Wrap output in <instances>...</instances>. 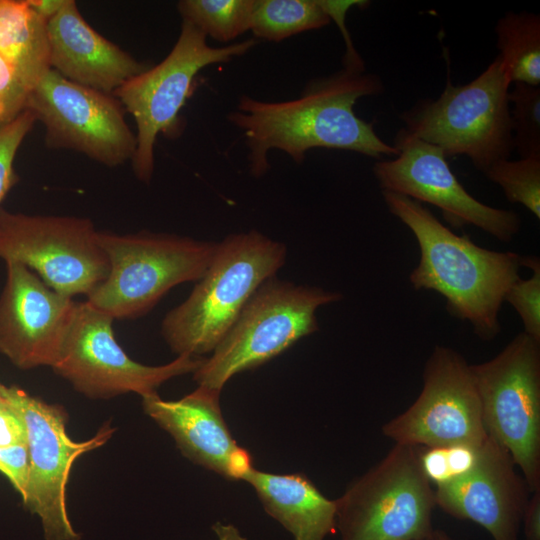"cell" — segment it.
Segmentation results:
<instances>
[{"label":"cell","mask_w":540,"mask_h":540,"mask_svg":"<svg viewBox=\"0 0 540 540\" xmlns=\"http://www.w3.org/2000/svg\"><path fill=\"white\" fill-rule=\"evenodd\" d=\"M0 56L28 92L51 69L47 21L27 0H0Z\"/></svg>","instance_id":"44dd1931"},{"label":"cell","mask_w":540,"mask_h":540,"mask_svg":"<svg viewBox=\"0 0 540 540\" xmlns=\"http://www.w3.org/2000/svg\"><path fill=\"white\" fill-rule=\"evenodd\" d=\"M422 389L402 413L382 426L397 444L420 447L471 444L487 439L470 364L455 349L436 345L425 362Z\"/></svg>","instance_id":"5bb4252c"},{"label":"cell","mask_w":540,"mask_h":540,"mask_svg":"<svg viewBox=\"0 0 540 540\" xmlns=\"http://www.w3.org/2000/svg\"><path fill=\"white\" fill-rule=\"evenodd\" d=\"M421 470L432 486H441L451 481L447 462L446 447H420Z\"/></svg>","instance_id":"1f68e13d"},{"label":"cell","mask_w":540,"mask_h":540,"mask_svg":"<svg viewBox=\"0 0 540 540\" xmlns=\"http://www.w3.org/2000/svg\"><path fill=\"white\" fill-rule=\"evenodd\" d=\"M97 232L88 218L27 215L0 207V259L24 265L60 294L87 296L109 270Z\"/></svg>","instance_id":"8fae6325"},{"label":"cell","mask_w":540,"mask_h":540,"mask_svg":"<svg viewBox=\"0 0 540 540\" xmlns=\"http://www.w3.org/2000/svg\"><path fill=\"white\" fill-rule=\"evenodd\" d=\"M498 57L510 84H540V16L507 12L496 24Z\"/></svg>","instance_id":"7402d4cb"},{"label":"cell","mask_w":540,"mask_h":540,"mask_svg":"<svg viewBox=\"0 0 540 540\" xmlns=\"http://www.w3.org/2000/svg\"><path fill=\"white\" fill-rule=\"evenodd\" d=\"M340 292L297 285L277 279L265 281L213 350L193 372L198 386L221 392L237 373L255 369L319 330L316 311L340 301Z\"/></svg>","instance_id":"8992f818"},{"label":"cell","mask_w":540,"mask_h":540,"mask_svg":"<svg viewBox=\"0 0 540 540\" xmlns=\"http://www.w3.org/2000/svg\"><path fill=\"white\" fill-rule=\"evenodd\" d=\"M511 203H519L540 219V157L502 159L484 173Z\"/></svg>","instance_id":"d4e9b609"},{"label":"cell","mask_w":540,"mask_h":540,"mask_svg":"<svg viewBox=\"0 0 540 540\" xmlns=\"http://www.w3.org/2000/svg\"><path fill=\"white\" fill-rule=\"evenodd\" d=\"M321 6L328 14L331 20H334L339 27L342 36L344 37L346 44V52L343 58V65L345 68L355 70H365L364 62L361 59L359 53L353 46L351 37L345 25V16L347 11L354 6H367L369 2L359 0L349 1H331V0H319Z\"/></svg>","instance_id":"4dcf8cb0"},{"label":"cell","mask_w":540,"mask_h":540,"mask_svg":"<svg viewBox=\"0 0 540 540\" xmlns=\"http://www.w3.org/2000/svg\"><path fill=\"white\" fill-rule=\"evenodd\" d=\"M29 451L27 445L0 447V472L4 474L14 489L25 497L29 478Z\"/></svg>","instance_id":"f546056e"},{"label":"cell","mask_w":540,"mask_h":540,"mask_svg":"<svg viewBox=\"0 0 540 540\" xmlns=\"http://www.w3.org/2000/svg\"><path fill=\"white\" fill-rule=\"evenodd\" d=\"M445 447L451 481L466 476L475 468L481 445L460 443Z\"/></svg>","instance_id":"d6a6232c"},{"label":"cell","mask_w":540,"mask_h":540,"mask_svg":"<svg viewBox=\"0 0 540 540\" xmlns=\"http://www.w3.org/2000/svg\"><path fill=\"white\" fill-rule=\"evenodd\" d=\"M522 523L525 540H540V490L531 493Z\"/></svg>","instance_id":"e575fe53"},{"label":"cell","mask_w":540,"mask_h":540,"mask_svg":"<svg viewBox=\"0 0 540 540\" xmlns=\"http://www.w3.org/2000/svg\"><path fill=\"white\" fill-rule=\"evenodd\" d=\"M220 393L198 386L174 401L154 393L142 397V406L189 460L228 480H243L253 467L252 457L231 435L221 412Z\"/></svg>","instance_id":"ac0fdd59"},{"label":"cell","mask_w":540,"mask_h":540,"mask_svg":"<svg viewBox=\"0 0 540 540\" xmlns=\"http://www.w3.org/2000/svg\"><path fill=\"white\" fill-rule=\"evenodd\" d=\"M0 388L27 430L30 466L23 505L41 519L45 540H79L66 507L70 471L77 458L104 445L115 428L105 423L92 438L75 441L67 433L62 406L46 403L15 385L1 383Z\"/></svg>","instance_id":"30bf717a"},{"label":"cell","mask_w":540,"mask_h":540,"mask_svg":"<svg viewBox=\"0 0 540 540\" xmlns=\"http://www.w3.org/2000/svg\"><path fill=\"white\" fill-rule=\"evenodd\" d=\"M510 83L498 57L471 82L446 85L436 99H423L400 116L404 129L437 146L447 157L464 155L482 173L514 150L508 101Z\"/></svg>","instance_id":"5b68a950"},{"label":"cell","mask_w":540,"mask_h":540,"mask_svg":"<svg viewBox=\"0 0 540 540\" xmlns=\"http://www.w3.org/2000/svg\"><path fill=\"white\" fill-rule=\"evenodd\" d=\"M420 446L397 444L351 482L337 504L341 540H421L434 529L435 492L419 462Z\"/></svg>","instance_id":"52a82bcc"},{"label":"cell","mask_w":540,"mask_h":540,"mask_svg":"<svg viewBox=\"0 0 540 540\" xmlns=\"http://www.w3.org/2000/svg\"><path fill=\"white\" fill-rule=\"evenodd\" d=\"M508 101L514 150L520 158L540 157V87L514 83Z\"/></svg>","instance_id":"484cf974"},{"label":"cell","mask_w":540,"mask_h":540,"mask_svg":"<svg viewBox=\"0 0 540 540\" xmlns=\"http://www.w3.org/2000/svg\"><path fill=\"white\" fill-rule=\"evenodd\" d=\"M394 140L398 154L391 160L377 161L373 166L382 191L437 207L453 228L473 225L502 242H510L518 234L520 216L513 210L486 205L468 193L440 148L404 128Z\"/></svg>","instance_id":"9a60e30c"},{"label":"cell","mask_w":540,"mask_h":540,"mask_svg":"<svg viewBox=\"0 0 540 540\" xmlns=\"http://www.w3.org/2000/svg\"><path fill=\"white\" fill-rule=\"evenodd\" d=\"M488 437L502 446L531 492L540 490V342L518 333L496 356L471 365Z\"/></svg>","instance_id":"9c48e42d"},{"label":"cell","mask_w":540,"mask_h":540,"mask_svg":"<svg viewBox=\"0 0 540 540\" xmlns=\"http://www.w3.org/2000/svg\"><path fill=\"white\" fill-rule=\"evenodd\" d=\"M218 540H246L233 525H224L217 522L213 526Z\"/></svg>","instance_id":"8d00e7d4"},{"label":"cell","mask_w":540,"mask_h":540,"mask_svg":"<svg viewBox=\"0 0 540 540\" xmlns=\"http://www.w3.org/2000/svg\"><path fill=\"white\" fill-rule=\"evenodd\" d=\"M0 386H1V382H0ZM4 398L2 396V393H1V388H0V403L3 402Z\"/></svg>","instance_id":"f35d334b"},{"label":"cell","mask_w":540,"mask_h":540,"mask_svg":"<svg viewBox=\"0 0 540 540\" xmlns=\"http://www.w3.org/2000/svg\"><path fill=\"white\" fill-rule=\"evenodd\" d=\"M431 540H453L446 532L440 529H434Z\"/></svg>","instance_id":"74e56055"},{"label":"cell","mask_w":540,"mask_h":540,"mask_svg":"<svg viewBox=\"0 0 540 540\" xmlns=\"http://www.w3.org/2000/svg\"><path fill=\"white\" fill-rule=\"evenodd\" d=\"M436 506L450 516L483 527L493 540H518L531 490L510 454L490 437L475 468L434 488Z\"/></svg>","instance_id":"e0dca14e"},{"label":"cell","mask_w":540,"mask_h":540,"mask_svg":"<svg viewBox=\"0 0 540 540\" xmlns=\"http://www.w3.org/2000/svg\"><path fill=\"white\" fill-rule=\"evenodd\" d=\"M421 540H431V537H430V538H426V539H421Z\"/></svg>","instance_id":"ab89813d"},{"label":"cell","mask_w":540,"mask_h":540,"mask_svg":"<svg viewBox=\"0 0 540 540\" xmlns=\"http://www.w3.org/2000/svg\"><path fill=\"white\" fill-rule=\"evenodd\" d=\"M243 480L295 540H324L337 532L336 500L325 497L305 474H273L252 467Z\"/></svg>","instance_id":"ffe728a7"},{"label":"cell","mask_w":540,"mask_h":540,"mask_svg":"<svg viewBox=\"0 0 540 540\" xmlns=\"http://www.w3.org/2000/svg\"><path fill=\"white\" fill-rule=\"evenodd\" d=\"M522 266L532 270L528 279L518 277L508 288L504 302L517 312L524 333L540 342V260L535 255L522 256Z\"/></svg>","instance_id":"4316f807"},{"label":"cell","mask_w":540,"mask_h":540,"mask_svg":"<svg viewBox=\"0 0 540 540\" xmlns=\"http://www.w3.org/2000/svg\"><path fill=\"white\" fill-rule=\"evenodd\" d=\"M286 246L257 230L232 234L216 252L190 295L171 309L161 334L172 352L201 357L211 353L241 311L268 279L284 265Z\"/></svg>","instance_id":"3957f363"},{"label":"cell","mask_w":540,"mask_h":540,"mask_svg":"<svg viewBox=\"0 0 540 540\" xmlns=\"http://www.w3.org/2000/svg\"><path fill=\"white\" fill-rule=\"evenodd\" d=\"M50 68L64 78L113 94L147 67L99 34L73 0L47 22Z\"/></svg>","instance_id":"d6986e66"},{"label":"cell","mask_w":540,"mask_h":540,"mask_svg":"<svg viewBox=\"0 0 540 540\" xmlns=\"http://www.w3.org/2000/svg\"><path fill=\"white\" fill-rule=\"evenodd\" d=\"M330 22L319 0H254L250 31L257 38L279 42Z\"/></svg>","instance_id":"603a6c76"},{"label":"cell","mask_w":540,"mask_h":540,"mask_svg":"<svg viewBox=\"0 0 540 540\" xmlns=\"http://www.w3.org/2000/svg\"><path fill=\"white\" fill-rule=\"evenodd\" d=\"M382 196L389 212L418 243L419 263L409 275L413 288L442 295L452 317L467 321L482 341L495 339L501 332L499 312L505 293L520 277L522 255L478 246L410 197L391 191H382Z\"/></svg>","instance_id":"7a4b0ae2"},{"label":"cell","mask_w":540,"mask_h":540,"mask_svg":"<svg viewBox=\"0 0 540 540\" xmlns=\"http://www.w3.org/2000/svg\"><path fill=\"white\" fill-rule=\"evenodd\" d=\"M24 110L45 128V145L82 153L107 167L134 157L136 135L113 94L74 83L50 69L28 92Z\"/></svg>","instance_id":"7c38bea8"},{"label":"cell","mask_w":540,"mask_h":540,"mask_svg":"<svg viewBox=\"0 0 540 540\" xmlns=\"http://www.w3.org/2000/svg\"><path fill=\"white\" fill-rule=\"evenodd\" d=\"M383 89L377 75L344 67L312 80L294 100L268 102L243 95L237 111L227 119L244 132L250 173L257 178L269 170L267 155L272 149L287 153L297 164L315 148L349 150L378 159L396 156L398 150L377 135L373 122L354 112L358 99Z\"/></svg>","instance_id":"6da1fadb"},{"label":"cell","mask_w":540,"mask_h":540,"mask_svg":"<svg viewBox=\"0 0 540 540\" xmlns=\"http://www.w3.org/2000/svg\"><path fill=\"white\" fill-rule=\"evenodd\" d=\"M35 122L34 115L28 110H23L11 121L0 125V203L18 182L14 160Z\"/></svg>","instance_id":"83f0119b"},{"label":"cell","mask_w":540,"mask_h":540,"mask_svg":"<svg viewBox=\"0 0 540 540\" xmlns=\"http://www.w3.org/2000/svg\"><path fill=\"white\" fill-rule=\"evenodd\" d=\"M207 36L192 23L182 20L179 37L169 54L156 66L146 69L118 88L113 95L136 123L137 147L132 162L134 174L144 183L154 171V146L161 133L176 138L182 132L180 110L192 93L195 76L211 64L225 63L242 56L256 44L255 39L223 47H211Z\"/></svg>","instance_id":"ba28073f"},{"label":"cell","mask_w":540,"mask_h":540,"mask_svg":"<svg viewBox=\"0 0 540 540\" xmlns=\"http://www.w3.org/2000/svg\"><path fill=\"white\" fill-rule=\"evenodd\" d=\"M114 319L87 301L77 302L74 318L61 354L52 367L73 388L91 399H109L137 393H157L164 382L193 373L204 358L179 355L159 366L134 361L114 336Z\"/></svg>","instance_id":"4fadbf2b"},{"label":"cell","mask_w":540,"mask_h":540,"mask_svg":"<svg viewBox=\"0 0 540 540\" xmlns=\"http://www.w3.org/2000/svg\"><path fill=\"white\" fill-rule=\"evenodd\" d=\"M26 92L13 68L0 56V125L24 110Z\"/></svg>","instance_id":"f1b7e54d"},{"label":"cell","mask_w":540,"mask_h":540,"mask_svg":"<svg viewBox=\"0 0 540 540\" xmlns=\"http://www.w3.org/2000/svg\"><path fill=\"white\" fill-rule=\"evenodd\" d=\"M27 445V430L22 418L3 400L0 403V447Z\"/></svg>","instance_id":"836d02e7"},{"label":"cell","mask_w":540,"mask_h":540,"mask_svg":"<svg viewBox=\"0 0 540 540\" xmlns=\"http://www.w3.org/2000/svg\"><path fill=\"white\" fill-rule=\"evenodd\" d=\"M0 294V353L15 367H53L77 302L49 288L22 264L7 262Z\"/></svg>","instance_id":"2e32d148"},{"label":"cell","mask_w":540,"mask_h":540,"mask_svg":"<svg viewBox=\"0 0 540 540\" xmlns=\"http://www.w3.org/2000/svg\"><path fill=\"white\" fill-rule=\"evenodd\" d=\"M27 2L40 17L48 22L61 10L66 0H27Z\"/></svg>","instance_id":"d590c367"},{"label":"cell","mask_w":540,"mask_h":540,"mask_svg":"<svg viewBox=\"0 0 540 540\" xmlns=\"http://www.w3.org/2000/svg\"><path fill=\"white\" fill-rule=\"evenodd\" d=\"M97 240L109 270L86 301L114 320L141 317L173 287L198 281L217 248L215 242L148 231H98Z\"/></svg>","instance_id":"277c9868"},{"label":"cell","mask_w":540,"mask_h":540,"mask_svg":"<svg viewBox=\"0 0 540 540\" xmlns=\"http://www.w3.org/2000/svg\"><path fill=\"white\" fill-rule=\"evenodd\" d=\"M253 7L254 0H182L177 4L182 20L225 43L250 30Z\"/></svg>","instance_id":"cb8c5ba5"}]
</instances>
